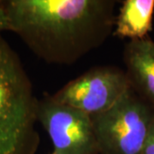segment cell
I'll use <instances>...</instances> for the list:
<instances>
[{
  "instance_id": "obj_1",
  "label": "cell",
  "mask_w": 154,
  "mask_h": 154,
  "mask_svg": "<svg viewBox=\"0 0 154 154\" xmlns=\"http://www.w3.org/2000/svg\"><path fill=\"white\" fill-rule=\"evenodd\" d=\"M115 0L5 1L9 31L48 63L70 65L113 33Z\"/></svg>"
},
{
  "instance_id": "obj_3",
  "label": "cell",
  "mask_w": 154,
  "mask_h": 154,
  "mask_svg": "<svg viewBox=\"0 0 154 154\" xmlns=\"http://www.w3.org/2000/svg\"><path fill=\"white\" fill-rule=\"evenodd\" d=\"M91 117L99 154H141L154 110L130 88L111 108Z\"/></svg>"
},
{
  "instance_id": "obj_2",
  "label": "cell",
  "mask_w": 154,
  "mask_h": 154,
  "mask_svg": "<svg viewBox=\"0 0 154 154\" xmlns=\"http://www.w3.org/2000/svg\"><path fill=\"white\" fill-rule=\"evenodd\" d=\"M38 99L17 54L0 33V154H34Z\"/></svg>"
},
{
  "instance_id": "obj_10",
  "label": "cell",
  "mask_w": 154,
  "mask_h": 154,
  "mask_svg": "<svg viewBox=\"0 0 154 154\" xmlns=\"http://www.w3.org/2000/svg\"><path fill=\"white\" fill-rule=\"evenodd\" d=\"M51 154H57V153H55V152H52V153Z\"/></svg>"
},
{
  "instance_id": "obj_5",
  "label": "cell",
  "mask_w": 154,
  "mask_h": 154,
  "mask_svg": "<svg viewBox=\"0 0 154 154\" xmlns=\"http://www.w3.org/2000/svg\"><path fill=\"white\" fill-rule=\"evenodd\" d=\"M130 88L126 72L120 68L96 66L67 83L51 96L61 104L93 116L111 108Z\"/></svg>"
},
{
  "instance_id": "obj_7",
  "label": "cell",
  "mask_w": 154,
  "mask_h": 154,
  "mask_svg": "<svg viewBox=\"0 0 154 154\" xmlns=\"http://www.w3.org/2000/svg\"><path fill=\"white\" fill-rule=\"evenodd\" d=\"M154 0H125L116 18L113 34L130 40L148 36L152 29Z\"/></svg>"
},
{
  "instance_id": "obj_9",
  "label": "cell",
  "mask_w": 154,
  "mask_h": 154,
  "mask_svg": "<svg viewBox=\"0 0 154 154\" xmlns=\"http://www.w3.org/2000/svg\"><path fill=\"white\" fill-rule=\"evenodd\" d=\"M2 31H9L5 1H0V33Z\"/></svg>"
},
{
  "instance_id": "obj_4",
  "label": "cell",
  "mask_w": 154,
  "mask_h": 154,
  "mask_svg": "<svg viewBox=\"0 0 154 154\" xmlns=\"http://www.w3.org/2000/svg\"><path fill=\"white\" fill-rule=\"evenodd\" d=\"M37 122L48 134L57 154H99L91 116L45 94L38 99Z\"/></svg>"
},
{
  "instance_id": "obj_6",
  "label": "cell",
  "mask_w": 154,
  "mask_h": 154,
  "mask_svg": "<svg viewBox=\"0 0 154 154\" xmlns=\"http://www.w3.org/2000/svg\"><path fill=\"white\" fill-rule=\"evenodd\" d=\"M123 62L130 87L154 110V41L149 36L129 40Z\"/></svg>"
},
{
  "instance_id": "obj_8",
  "label": "cell",
  "mask_w": 154,
  "mask_h": 154,
  "mask_svg": "<svg viewBox=\"0 0 154 154\" xmlns=\"http://www.w3.org/2000/svg\"><path fill=\"white\" fill-rule=\"evenodd\" d=\"M141 154H154V122L146 140Z\"/></svg>"
}]
</instances>
